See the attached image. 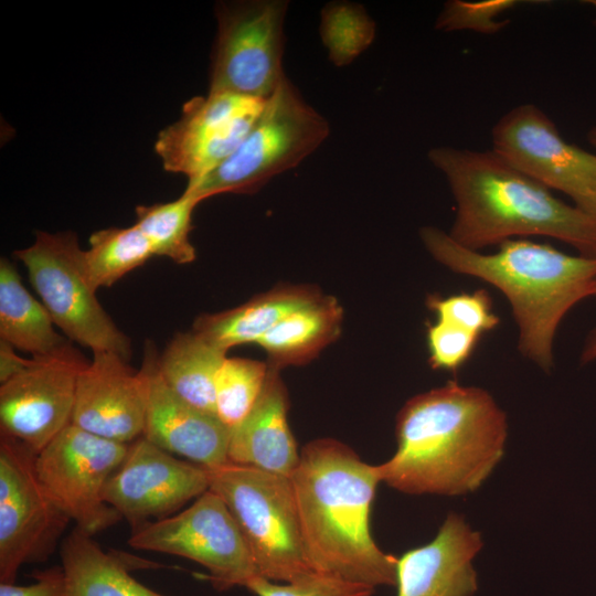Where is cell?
<instances>
[{"mask_svg": "<svg viewBox=\"0 0 596 596\" xmlns=\"http://www.w3.org/2000/svg\"><path fill=\"white\" fill-rule=\"evenodd\" d=\"M308 560L315 572L376 588L395 586L397 557L371 533L381 483L376 465L332 439L309 441L290 477Z\"/></svg>", "mask_w": 596, "mask_h": 596, "instance_id": "cell-2", "label": "cell"}, {"mask_svg": "<svg viewBox=\"0 0 596 596\" xmlns=\"http://www.w3.org/2000/svg\"><path fill=\"white\" fill-rule=\"evenodd\" d=\"M596 360V327L590 330V332L587 334L579 361L582 364H587Z\"/></svg>", "mask_w": 596, "mask_h": 596, "instance_id": "cell-35", "label": "cell"}, {"mask_svg": "<svg viewBox=\"0 0 596 596\" xmlns=\"http://www.w3.org/2000/svg\"><path fill=\"white\" fill-rule=\"evenodd\" d=\"M53 322L70 340L93 352H111L129 361V338L96 298L73 232H38L34 243L14 252Z\"/></svg>", "mask_w": 596, "mask_h": 596, "instance_id": "cell-7", "label": "cell"}, {"mask_svg": "<svg viewBox=\"0 0 596 596\" xmlns=\"http://www.w3.org/2000/svg\"><path fill=\"white\" fill-rule=\"evenodd\" d=\"M419 237L433 258L453 273L500 290L518 327V350L544 372L554 365V340L565 315L590 297L596 257L570 255L526 238L502 242L492 254L468 249L444 230L423 226Z\"/></svg>", "mask_w": 596, "mask_h": 596, "instance_id": "cell-4", "label": "cell"}, {"mask_svg": "<svg viewBox=\"0 0 596 596\" xmlns=\"http://www.w3.org/2000/svg\"><path fill=\"white\" fill-rule=\"evenodd\" d=\"M288 2H219L209 93L267 99L286 76L281 67Z\"/></svg>", "mask_w": 596, "mask_h": 596, "instance_id": "cell-8", "label": "cell"}, {"mask_svg": "<svg viewBox=\"0 0 596 596\" xmlns=\"http://www.w3.org/2000/svg\"><path fill=\"white\" fill-rule=\"evenodd\" d=\"M265 102L226 93L190 99L155 143L163 168L184 174L188 183L209 174L241 145Z\"/></svg>", "mask_w": 596, "mask_h": 596, "instance_id": "cell-13", "label": "cell"}, {"mask_svg": "<svg viewBox=\"0 0 596 596\" xmlns=\"http://www.w3.org/2000/svg\"><path fill=\"white\" fill-rule=\"evenodd\" d=\"M320 32L330 60L344 66L373 42L375 23L362 6L333 2L322 10Z\"/></svg>", "mask_w": 596, "mask_h": 596, "instance_id": "cell-28", "label": "cell"}, {"mask_svg": "<svg viewBox=\"0 0 596 596\" xmlns=\"http://www.w3.org/2000/svg\"><path fill=\"white\" fill-rule=\"evenodd\" d=\"M492 151L581 210L596 215V153L567 142L532 103L504 113L491 129Z\"/></svg>", "mask_w": 596, "mask_h": 596, "instance_id": "cell-12", "label": "cell"}, {"mask_svg": "<svg viewBox=\"0 0 596 596\" xmlns=\"http://www.w3.org/2000/svg\"><path fill=\"white\" fill-rule=\"evenodd\" d=\"M200 203L194 196L183 194L171 202L136 207V225L149 241L153 255L164 256L177 264L195 259L190 242L194 207Z\"/></svg>", "mask_w": 596, "mask_h": 596, "instance_id": "cell-26", "label": "cell"}, {"mask_svg": "<svg viewBox=\"0 0 596 596\" xmlns=\"http://www.w3.org/2000/svg\"><path fill=\"white\" fill-rule=\"evenodd\" d=\"M87 361L71 344L32 358L1 383L0 427L36 455L72 423L77 377Z\"/></svg>", "mask_w": 596, "mask_h": 596, "instance_id": "cell-14", "label": "cell"}, {"mask_svg": "<svg viewBox=\"0 0 596 596\" xmlns=\"http://www.w3.org/2000/svg\"><path fill=\"white\" fill-rule=\"evenodd\" d=\"M269 373V364L244 358H225L215 377V413L232 430L249 414Z\"/></svg>", "mask_w": 596, "mask_h": 596, "instance_id": "cell-27", "label": "cell"}, {"mask_svg": "<svg viewBox=\"0 0 596 596\" xmlns=\"http://www.w3.org/2000/svg\"><path fill=\"white\" fill-rule=\"evenodd\" d=\"M341 321L337 300L320 296L284 317L257 344L267 352L273 368L301 364L338 337Z\"/></svg>", "mask_w": 596, "mask_h": 596, "instance_id": "cell-23", "label": "cell"}, {"mask_svg": "<svg viewBox=\"0 0 596 596\" xmlns=\"http://www.w3.org/2000/svg\"><path fill=\"white\" fill-rule=\"evenodd\" d=\"M427 306L437 320L464 327L480 337L494 330L500 323L486 289L446 297L433 295L428 297Z\"/></svg>", "mask_w": 596, "mask_h": 596, "instance_id": "cell-30", "label": "cell"}, {"mask_svg": "<svg viewBox=\"0 0 596 596\" xmlns=\"http://www.w3.org/2000/svg\"><path fill=\"white\" fill-rule=\"evenodd\" d=\"M427 157L453 194L448 232L460 246L481 251L528 236H547L596 257V215L553 195L492 150L438 146Z\"/></svg>", "mask_w": 596, "mask_h": 596, "instance_id": "cell-3", "label": "cell"}, {"mask_svg": "<svg viewBox=\"0 0 596 596\" xmlns=\"http://www.w3.org/2000/svg\"><path fill=\"white\" fill-rule=\"evenodd\" d=\"M153 252L140 228L109 227L93 233L84 251L87 275L96 289L110 287L126 274L143 265Z\"/></svg>", "mask_w": 596, "mask_h": 596, "instance_id": "cell-25", "label": "cell"}, {"mask_svg": "<svg viewBox=\"0 0 596 596\" xmlns=\"http://www.w3.org/2000/svg\"><path fill=\"white\" fill-rule=\"evenodd\" d=\"M61 560L66 596H166L135 579L129 563L76 526L62 544Z\"/></svg>", "mask_w": 596, "mask_h": 596, "instance_id": "cell-21", "label": "cell"}, {"mask_svg": "<svg viewBox=\"0 0 596 596\" xmlns=\"http://www.w3.org/2000/svg\"><path fill=\"white\" fill-rule=\"evenodd\" d=\"M278 371L269 365L257 402L244 421L231 430L228 460L290 478L300 453L289 428L288 396Z\"/></svg>", "mask_w": 596, "mask_h": 596, "instance_id": "cell-19", "label": "cell"}, {"mask_svg": "<svg viewBox=\"0 0 596 596\" xmlns=\"http://www.w3.org/2000/svg\"><path fill=\"white\" fill-rule=\"evenodd\" d=\"M30 360L22 359L8 342L0 341V382L3 383L23 371Z\"/></svg>", "mask_w": 596, "mask_h": 596, "instance_id": "cell-34", "label": "cell"}, {"mask_svg": "<svg viewBox=\"0 0 596 596\" xmlns=\"http://www.w3.org/2000/svg\"><path fill=\"white\" fill-rule=\"evenodd\" d=\"M395 434V454L376 465L381 482L407 494L461 496L502 459L508 422L488 391L448 381L409 398Z\"/></svg>", "mask_w": 596, "mask_h": 596, "instance_id": "cell-1", "label": "cell"}, {"mask_svg": "<svg viewBox=\"0 0 596 596\" xmlns=\"http://www.w3.org/2000/svg\"><path fill=\"white\" fill-rule=\"evenodd\" d=\"M320 296L307 287L277 288L233 309L200 316L193 330L227 352L234 345L257 343L284 317Z\"/></svg>", "mask_w": 596, "mask_h": 596, "instance_id": "cell-20", "label": "cell"}, {"mask_svg": "<svg viewBox=\"0 0 596 596\" xmlns=\"http://www.w3.org/2000/svg\"><path fill=\"white\" fill-rule=\"evenodd\" d=\"M246 588L256 596H372L375 590L369 585L317 572L291 583H277L257 576Z\"/></svg>", "mask_w": 596, "mask_h": 596, "instance_id": "cell-31", "label": "cell"}, {"mask_svg": "<svg viewBox=\"0 0 596 596\" xmlns=\"http://www.w3.org/2000/svg\"><path fill=\"white\" fill-rule=\"evenodd\" d=\"M209 486L205 467L178 459L140 437L129 444L124 461L105 487L104 498L134 530L175 514Z\"/></svg>", "mask_w": 596, "mask_h": 596, "instance_id": "cell-15", "label": "cell"}, {"mask_svg": "<svg viewBox=\"0 0 596 596\" xmlns=\"http://www.w3.org/2000/svg\"><path fill=\"white\" fill-rule=\"evenodd\" d=\"M158 360L153 345L148 343L140 369L147 384L142 437L205 468L230 462L231 430L216 415L201 411L178 396L164 382Z\"/></svg>", "mask_w": 596, "mask_h": 596, "instance_id": "cell-17", "label": "cell"}, {"mask_svg": "<svg viewBox=\"0 0 596 596\" xmlns=\"http://www.w3.org/2000/svg\"><path fill=\"white\" fill-rule=\"evenodd\" d=\"M42 304L21 281L8 258L0 260V338L33 358L57 353L71 343L58 334Z\"/></svg>", "mask_w": 596, "mask_h": 596, "instance_id": "cell-22", "label": "cell"}, {"mask_svg": "<svg viewBox=\"0 0 596 596\" xmlns=\"http://www.w3.org/2000/svg\"><path fill=\"white\" fill-rule=\"evenodd\" d=\"M226 358L216 347L194 330L177 333L158 360L167 385L196 408L215 413V377Z\"/></svg>", "mask_w": 596, "mask_h": 596, "instance_id": "cell-24", "label": "cell"}, {"mask_svg": "<svg viewBox=\"0 0 596 596\" xmlns=\"http://www.w3.org/2000/svg\"><path fill=\"white\" fill-rule=\"evenodd\" d=\"M128 544L200 564L220 592L262 576L232 513L210 489L183 511L134 529Z\"/></svg>", "mask_w": 596, "mask_h": 596, "instance_id": "cell-9", "label": "cell"}, {"mask_svg": "<svg viewBox=\"0 0 596 596\" xmlns=\"http://www.w3.org/2000/svg\"><path fill=\"white\" fill-rule=\"evenodd\" d=\"M206 470L209 489L225 502L263 577L291 583L316 573L290 478L233 462Z\"/></svg>", "mask_w": 596, "mask_h": 596, "instance_id": "cell-5", "label": "cell"}, {"mask_svg": "<svg viewBox=\"0 0 596 596\" xmlns=\"http://www.w3.org/2000/svg\"><path fill=\"white\" fill-rule=\"evenodd\" d=\"M587 140L596 149V126L589 128L587 132Z\"/></svg>", "mask_w": 596, "mask_h": 596, "instance_id": "cell-36", "label": "cell"}, {"mask_svg": "<svg viewBox=\"0 0 596 596\" xmlns=\"http://www.w3.org/2000/svg\"><path fill=\"white\" fill-rule=\"evenodd\" d=\"M515 0H449L445 2L436 21L435 29L441 32L472 31L481 34H496L509 24L499 15L517 6Z\"/></svg>", "mask_w": 596, "mask_h": 596, "instance_id": "cell-29", "label": "cell"}, {"mask_svg": "<svg viewBox=\"0 0 596 596\" xmlns=\"http://www.w3.org/2000/svg\"><path fill=\"white\" fill-rule=\"evenodd\" d=\"M481 547L480 533L462 515L448 513L430 542L397 557L396 596H472V563Z\"/></svg>", "mask_w": 596, "mask_h": 596, "instance_id": "cell-18", "label": "cell"}, {"mask_svg": "<svg viewBox=\"0 0 596 596\" xmlns=\"http://www.w3.org/2000/svg\"><path fill=\"white\" fill-rule=\"evenodd\" d=\"M590 297H596V280L592 287Z\"/></svg>", "mask_w": 596, "mask_h": 596, "instance_id": "cell-37", "label": "cell"}, {"mask_svg": "<svg viewBox=\"0 0 596 596\" xmlns=\"http://www.w3.org/2000/svg\"><path fill=\"white\" fill-rule=\"evenodd\" d=\"M35 457L0 433V583H14L23 565L45 561L71 521L40 481Z\"/></svg>", "mask_w": 596, "mask_h": 596, "instance_id": "cell-11", "label": "cell"}, {"mask_svg": "<svg viewBox=\"0 0 596 596\" xmlns=\"http://www.w3.org/2000/svg\"><path fill=\"white\" fill-rule=\"evenodd\" d=\"M29 585L0 583V596H66L65 574L61 566H52L32 574Z\"/></svg>", "mask_w": 596, "mask_h": 596, "instance_id": "cell-33", "label": "cell"}, {"mask_svg": "<svg viewBox=\"0 0 596 596\" xmlns=\"http://www.w3.org/2000/svg\"><path fill=\"white\" fill-rule=\"evenodd\" d=\"M328 121L285 76L236 150L185 193L200 202L221 193H252L297 167L328 137Z\"/></svg>", "mask_w": 596, "mask_h": 596, "instance_id": "cell-6", "label": "cell"}, {"mask_svg": "<svg viewBox=\"0 0 596 596\" xmlns=\"http://www.w3.org/2000/svg\"><path fill=\"white\" fill-rule=\"evenodd\" d=\"M128 448L129 444L71 423L35 457L39 479L50 497L77 529L89 535L123 520L105 501L104 490Z\"/></svg>", "mask_w": 596, "mask_h": 596, "instance_id": "cell-10", "label": "cell"}, {"mask_svg": "<svg viewBox=\"0 0 596 596\" xmlns=\"http://www.w3.org/2000/svg\"><path fill=\"white\" fill-rule=\"evenodd\" d=\"M426 338L430 366L456 372L470 359L481 337L464 327L436 319L428 326Z\"/></svg>", "mask_w": 596, "mask_h": 596, "instance_id": "cell-32", "label": "cell"}, {"mask_svg": "<svg viewBox=\"0 0 596 596\" xmlns=\"http://www.w3.org/2000/svg\"><path fill=\"white\" fill-rule=\"evenodd\" d=\"M147 384L141 370L111 352H93L81 370L72 424L97 436L130 444L142 437Z\"/></svg>", "mask_w": 596, "mask_h": 596, "instance_id": "cell-16", "label": "cell"}]
</instances>
